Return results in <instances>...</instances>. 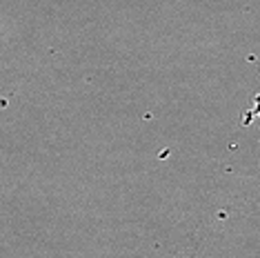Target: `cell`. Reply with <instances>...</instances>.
Wrapping results in <instances>:
<instances>
[]
</instances>
